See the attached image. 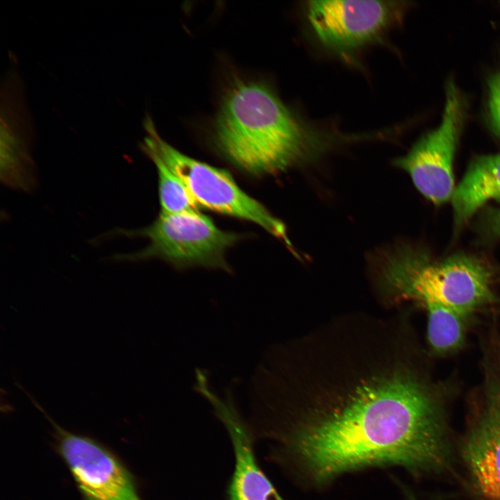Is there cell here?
Segmentation results:
<instances>
[{
    "mask_svg": "<svg viewBox=\"0 0 500 500\" xmlns=\"http://www.w3.org/2000/svg\"><path fill=\"white\" fill-rule=\"evenodd\" d=\"M401 341L367 337L319 353L293 379L282 439L317 480L369 465L452 469L444 399Z\"/></svg>",
    "mask_w": 500,
    "mask_h": 500,
    "instance_id": "obj_1",
    "label": "cell"
},
{
    "mask_svg": "<svg viewBox=\"0 0 500 500\" xmlns=\"http://www.w3.org/2000/svg\"><path fill=\"white\" fill-rule=\"evenodd\" d=\"M327 138L301 122L260 81L237 80L223 96L213 126L218 150L253 175L274 174L311 158Z\"/></svg>",
    "mask_w": 500,
    "mask_h": 500,
    "instance_id": "obj_2",
    "label": "cell"
},
{
    "mask_svg": "<svg viewBox=\"0 0 500 500\" xmlns=\"http://www.w3.org/2000/svg\"><path fill=\"white\" fill-rule=\"evenodd\" d=\"M382 256L378 283L394 298L423 307L440 304L467 315L495 301L492 272L476 257L458 253L436 258L407 247Z\"/></svg>",
    "mask_w": 500,
    "mask_h": 500,
    "instance_id": "obj_3",
    "label": "cell"
},
{
    "mask_svg": "<svg viewBox=\"0 0 500 500\" xmlns=\"http://www.w3.org/2000/svg\"><path fill=\"white\" fill-rule=\"evenodd\" d=\"M142 237L149 241L144 249L133 253H117L112 260L141 261L163 260L177 269L203 267L230 272L226 250L240 235L218 228L207 216L197 212L159 215L147 226L137 229L115 228L106 237Z\"/></svg>",
    "mask_w": 500,
    "mask_h": 500,
    "instance_id": "obj_4",
    "label": "cell"
},
{
    "mask_svg": "<svg viewBox=\"0 0 500 500\" xmlns=\"http://www.w3.org/2000/svg\"><path fill=\"white\" fill-rule=\"evenodd\" d=\"M143 149L156 153L181 179L199 206L261 226L292 247L285 225L245 193L226 171L194 159L163 140L149 122Z\"/></svg>",
    "mask_w": 500,
    "mask_h": 500,
    "instance_id": "obj_5",
    "label": "cell"
},
{
    "mask_svg": "<svg viewBox=\"0 0 500 500\" xmlns=\"http://www.w3.org/2000/svg\"><path fill=\"white\" fill-rule=\"evenodd\" d=\"M484 374L458 454L478 500H500V347L488 357Z\"/></svg>",
    "mask_w": 500,
    "mask_h": 500,
    "instance_id": "obj_6",
    "label": "cell"
},
{
    "mask_svg": "<svg viewBox=\"0 0 500 500\" xmlns=\"http://www.w3.org/2000/svg\"><path fill=\"white\" fill-rule=\"evenodd\" d=\"M465 102L453 81L445 88V102L439 125L424 134L394 165L410 176L419 192L440 205L451 199L455 189L453 164L465 117Z\"/></svg>",
    "mask_w": 500,
    "mask_h": 500,
    "instance_id": "obj_7",
    "label": "cell"
},
{
    "mask_svg": "<svg viewBox=\"0 0 500 500\" xmlns=\"http://www.w3.org/2000/svg\"><path fill=\"white\" fill-rule=\"evenodd\" d=\"M408 6L399 1H310V24L327 48L350 52L379 38L403 19Z\"/></svg>",
    "mask_w": 500,
    "mask_h": 500,
    "instance_id": "obj_8",
    "label": "cell"
},
{
    "mask_svg": "<svg viewBox=\"0 0 500 500\" xmlns=\"http://www.w3.org/2000/svg\"><path fill=\"white\" fill-rule=\"evenodd\" d=\"M194 390L211 405L233 447L235 468L228 487L229 500H284L256 460L250 426L239 410L233 388H226L224 395H219L212 388L208 373L197 369Z\"/></svg>",
    "mask_w": 500,
    "mask_h": 500,
    "instance_id": "obj_9",
    "label": "cell"
},
{
    "mask_svg": "<svg viewBox=\"0 0 500 500\" xmlns=\"http://www.w3.org/2000/svg\"><path fill=\"white\" fill-rule=\"evenodd\" d=\"M60 451L85 500H142L131 472L91 438L60 429Z\"/></svg>",
    "mask_w": 500,
    "mask_h": 500,
    "instance_id": "obj_10",
    "label": "cell"
},
{
    "mask_svg": "<svg viewBox=\"0 0 500 500\" xmlns=\"http://www.w3.org/2000/svg\"><path fill=\"white\" fill-rule=\"evenodd\" d=\"M455 222L461 225L491 200L500 202V152L476 157L451 198Z\"/></svg>",
    "mask_w": 500,
    "mask_h": 500,
    "instance_id": "obj_11",
    "label": "cell"
},
{
    "mask_svg": "<svg viewBox=\"0 0 500 500\" xmlns=\"http://www.w3.org/2000/svg\"><path fill=\"white\" fill-rule=\"evenodd\" d=\"M427 312V340L433 353L446 356L465 343L469 315L440 304L424 307Z\"/></svg>",
    "mask_w": 500,
    "mask_h": 500,
    "instance_id": "obj_12",
    "label": "cell"
},
{
    "mask_svg": "<svg viewBox=\"0 0 500 500\" xmlns=\"http://www.w3.org/2000/svg\"><path fill=\"white\" fill-rule=\"evenodd\" d=\"M145 152L155 164L158 172L160 215L199 211V206L181 179L156 153Z\"/></svg>",
    "mask_w": 500,
    "mask_h": 500,
    "instance_id": "obj_13",
    "label": "cell"
},
{
    "mask_svg": "<svg viewBox=\"0 0 500 500\" xmlns=\"http://www.w3.org/2000/svg\"><path fill=\"white\" fill-rule=\"evenodd\" d=\"M488 122L492 132L500 138V71L488 81Z\"/></svg>",
    "mask_w": 500,
    "mask_h": 500,
    "instance_id": "obj_14",
    "label": "cell"
},
{
    "mask_svg": "<svg viewBox=\"0 0 500 500\" xmlns=\"http://www.w3.org/2000/svg\"><path fill=\"white\" fill-rule=\"evenodd\" d=\"M496 218H497V221H496L495 223H494L495 225H496L495 227L497 228V230L499 231V232L500 233V212H499V214H498V215L496 217Z\"/></svg>",
    "mask_w": 500,
    "mask_h": 500,
    "instance_id": "obj_15",
    "label": "cell"
}]
</instances>
